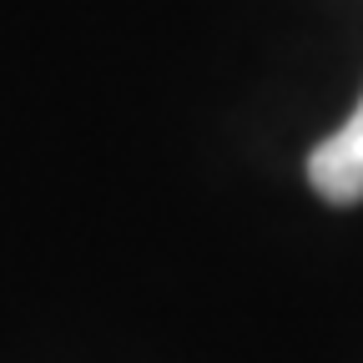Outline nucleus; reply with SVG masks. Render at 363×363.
Returning <instances> with one entry per match:
<instances>
[{
    "mask_svg": "<svg viewBox=\"0 0 363 363\" xmlns=\"http://www.w3.org/2000/svg\"><path fill=\"white\" fill-rule=\"evenodd\" d=\"M308 182L313 192L333 202V207H353L363 202V101L353 106V116L323 136L313 152H308Z\"/></svg>",
    "mask_w": 363,
    "mask_h": 363,
    "instance_id": "nucleus-1",
    "label": "nucleus"
}]
</instances>
